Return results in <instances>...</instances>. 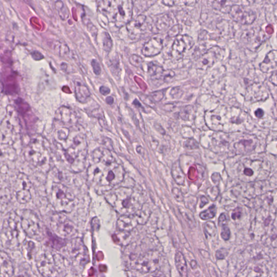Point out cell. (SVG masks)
Wrapping results in <instances>:
<instances>
[{"label": "cell", "instance_id": "6da1fadb", "mask_svg": "<svg viewBox=\"0 0 277 277\" xmlns=\"http://www.w3.org/2000/svg\"><path fill=\"white\" fill-rule=\"evenodd\" d=\"M54 144L58 156L67 170L78 173L85 169L89 149L82 128L72 125L58 129L54 134Z\"/></svg>", "mask_w": 277, "mask_h": 277}, {"label": "cell", "instance_id": "7a4b0ae2", "mask_svg": "<svg viewBox=\"0 0 277 277\" xmlns=\"http://www.w3.org/2000/svg\"><path fill=\"white\" fill-rule=\"evenodd\" d=\"M125 171L109 150L99 148L93 152L87 172L89 185L98 194L110 191L123 181Z\"/></svg>", "mask_w": 277, "mask_h": 277}, {"label": "cell", "instance_id": "3957f363", "mask_svg": "<svg viewBox=\"0 0 277 277\" xmlns=\"http://www.w3.org/2000/svg\"><path fill=\"white\" fill-rule=\"evenodd\" d=\"M98 10L117 27L127 25L132 20L133 4L129 0L98 2Z\"/></svg>", "mask_w": 277, "mask_h": 277}, {"label": "cell", "instance_id": "277c9868", "mask_svg": "<svg viewBox=\"0 0 277 277\" xmlns=\"http://www.w3.org/2000/svg\"><path fill=\"white\" fill-rule=\"evenodd\" d=\"M50 146L46 139L37 136L30 140L25 151V159L35 169L45 171L50 167Z\"/></svg>", "mask_w": 277, "mask_h": 277}, {"label": "cell", "instance_id": "5b68a950", "mask_svg": "<svg viewBox=\"0 0 277 277\" xmlns=\"http://www.w3.org/2000/svg\"><path fill=\"white\" fill-rule=\"evenodd\" d=\"M36 262L44 277H63L67 272L65 260L58 253L45 251L37 257Z\"/></svg>", "mask_w": 277, "mask_h": 277}, {"label": "cell", "instance_id": "8992f818", "mask_svg": "<svg viewBox=\"0 0 277 277\" xmlns=\"http://www.w3.org/2000/svg\"><path fill=\"white\" fill-rule=\"evenodd\" d=\"M21 226V220L15 212H12L4 221L2 234V244L4 248L15 250L25 240Z\"/></svg>", "mask_w": 277, "mask_h": 277}, {"label": "cell", "instance_id": "52a82bcc", "mask_svg": "<svg viewBox=\"0 0 277 277\" xmlns=\"http://www.w3.org/2000/svg\"><path fill=\"white\" fill-rule=\"evenodd\" d=\"M107 203L122 215H132L134 211V199L131 189L120 187L106 195Z\"/></svg>", "mask_w": 277, "mask_h": 277}, {"label": "cell", "instance_id": "ba28073f", "mask_svg": "<svg viewBox=\"0 0 277 277\" xmlns=\"http://www.w3.org/2000/svg\"><path fill=\"white\" fill-rule=\"evenodd\" d=\"M49 200L57 212H69L74 207V195L67 187L57 183L52 187Z\"/></svg>", "mask_w": 277, "mask_h": 277}, {"label": "cell", "instance_id": "9c48e42d", "mask_svg": "<svg viewBox=\"0 0 277 277\" xmlns=\"http://www.w3.org/2000/svg\"><path fill=\"white\" fill-rule=\"evenodd\" d=\"M66 247L67 255L72 260L75 270L77 272H82L90 260L88 249L82 240L79 238L73 239L67 245Z\"/></svg>", "mask_w": 277, "mask_h": 277}, {"label": "cell", "instance_id": "30bf717a", "mask_svg": "<svg viewBox=\"0 0 277 277\" xmlns=\"http://www.w3.org/2000/svg\"><path fill=\"white\" fill-rule=\"evenodd\" d=\"M51 227L53 232L61 239L73 238L78 232L74 223L62 213L57 212L52 216Z\"/></svg>", "mask_w": 277, "mask_h": 277}, {"label": "cell", "instance_id": "8fae6325", "mask_svg": "<svg viewBox=\"0 0 277 277\" xmlns=\"http://www.w3.org/2000/svg\"><path fill=\"white\" fill-rule=\"evenodd\" d=\"M21 220L23 230L27 236L38 241L43 240L41 221L35 213L28 210L23 211Z\"/></svg>", "mask_w": 277, "mask_h": 277}, {"label": "cell", "instance_id": "7c38bea8", "mask_svg": "<svg viewBox=\"0 0 277 277\" xmlns=\"http://www.w3.org/2000/svg\"><path fill=\"white\" fill-rule=\"evenodd\" d=\"M161 260V255L159 252L149 251L138 259L135 267L142 274L151 273L158 270Z\"/></svg>", "mask_w": 277, "mask_h": 277}, {"label": "cell", "instance_id": "4fadbf2b", "mask_svg": "<svg viewBox=\"0 0 277 277\" xmlns=\"http://www.w3.org/2000/svg\"><path fill=\"white\" fill-rule=\"evenodd\" d=\"M229 17L234 22L243 25H251L256 20V13L242 5H234L229 12Z\"/></svg>", "mask_w": 277, "mask_h": 277}, {"label": "cell", "instance_id": "5bb4252c", "mask_svg": "<svg viewBox=\"0 0 277 277\" xmlns=\"http://www.w3.org/2000/svg\"><path fill=\"white\" fill-rule=\"evenodd\" d=\"M194 44L193 38L187 34L177 36L172 47V58L175 60L181 59L185 52L191 50Z\"/></svg>", "mask_w": 277, "mask_h": 277}, {"label": "cell", "instance_id": "9a60e30c", "mask_svg": "<svg viewBox=\"0 0 277 277\" xmlns=\"http://www.w3.org/2000/svg\"><path fill=\"white\" fill-rule=\"evenodd\" d=\"M267 38L265 31L259 27L246 30L242 36L243 41L250 50H256Z\"/></svg>", "mask_w": 277, "mask_h": 277}, {"label": "cell", "instance_id": "2e32d148", "mask_svg": "<svg viewBox=\"0 0 277 277\" xmlns=\"http://www.w3.org/2000/svg\"><path fill=\"white\" fill-rule=\"evenodd\" d=\"M221 53H222V50L220 47L217 46L212 47L197 60L196 68L202 70H207L211 68L219 60Z\"/></svg>", "mask_w": 277, "mask_h": 277}, {"label": "cell", "instance_id": "e0dca14e", "mask_svg": "<svg viewBox=\"0 0 277 277\" xmlns=\"http://www.w3.org/2000/svg\"><path fill=\"white\" fill-rule=\"evenodd\" d=\"M15 188L17 199L20 203L26 204L30 201V182L27 176L21 174L17 179Z\"/></svg>", "mask_w": 277, "mask_h": 277}, {"label": "cell", "instance_id": "ac0fdd59", "mask_svg": "<svg viewBox=\"0 0 277 277\" xmlns=\"http://www.w3.org/2000/svg\"><path fill=\"white\" fill-rule=\"evenodd\" d=\"M146 20V16L139 15L126 25V28L131 38L138 39L145 32L147 27Z\"/></svg>", "mask_w": 277, "mask_h": 277}, {"label": "cell", "instance_id": "d6986e66", "mask_svg": "<svg viewBox=\"0 0 277 277\" xmlns=\"http://www.w3.org/2000/svg\"><path fill=\"white\" fill-rule=\"evenodd\" d=\"M163 49V39L155 36L150 38L142 49V54L146 57H153L159 54Z\"/></svg>", "mask_w": 277, "mask_h": 277}, {"label": "cell", "instance_id": "ffe728a7", "mask_svg": "<svg viewBox=\"0 0 277 277\" xmlns=\"http://www.w3.org/2000/svg\"><path fill=\"white\" fill-rule=\"evenodd\" d=\"M55 120L64 125H75L77 117L72 109L62 106L60 107L55 113Z\"/></svg>", "mask_w": 277, "mask_h": 277}, {"label": "cell", "instance_id": "44dd1931", "mask_svg": "<svg viewBox=\"0 0 277 277\" xmlns=\"http://www.w3.org/2000/svg\"><path fill=\"white\" fill-rule=\"evenodd\" d=\"M75 94L77 100L82 104H86L91 98V93L88 87L80 78L74 81Z\"/></svg>", "mask_w": 277, "mask_h": 277}, {"label": "cell", "instance_id": "7402d4cb", "mask_svg": "<svg viewBox=\"0 0 277 277\" xmlns=\"http://www.w3.org/2000/svg\"><path fill=\"white\" fill-rule=\"evenodd\" d=\"M135 216L122 215L117 221L116 226L118 231L129 232L135 228L138 224Z\"/></svg>", "mask_w": 277, "mask_h": 277}, {"label": "cell", "instance_id": "603a6c76", "mask_svg": "<svg viewBox=\"0 0 277 277\" xmlns=\"http://www.w3.org/2000/svg\"><path fill=\"white\" fill-rule=\"evenodd\" d=\"M0 264H1V275L0 277H12L14 274V266L12 259L4 251L0 253Z\"/></svg>", "mask_w": 277, "mask_h": 277}, {"label": "cell", "instance_id": "cb8c5ba5", "mask_svg": "<svg viewBox=\"0 0 277 277\" xmlns=\"http://www.w3.org/2000/svg\"><path fill=\"white\" fill-rule=\"evenodd\" d=\"M259 67L261 71L265 73L270 72L277 67V51L273 50L269 52Z\"/></svg>", "mask_w": 277, "mask_h": 277}, {"label": "cell", "instance_id": "d4e9b609", "mask_svg": "<svg viewBox=\"0 0 277 277\" xmlns=\"http://www.w3.org/2000/svg\"><path fill=\"white\" fill-rule=\"evenodd\" d=\"M175 263L180 275L181 277L188 276V269L186 259L180 251H177L175 256Z\"/></svg>", "mask_w": 277, "mask_h": 277}, {"label": "cell", "instance_id": "484cf974", "mask_svg": "<svg viewBox=\"0 0 277 277\" xmlns=\"http://www.w3.org/2000/svg\"><path fill=\"white\" fill-rule=\"evenodd\" d=\"M171 173L173 179H175L177 184L180 185L184 184L185 176L180 167L179 161H178L173 164Z\"/></svg>", "mask_w": 277, "mask_h": 277}, {"label": "cell", "instance_id": "4316f807", "mask_svg": "<svg viewBox=\"0 0 277 277\" xmlns=\"http://www.w3.org/2000/svg\"><path fill=\"white\" fill-rule=\"evenodd\" d=\"M147 70L149 74L152 77L160 80L162 79L165 69L159 63L151 62L148 63Z\"/></svg>", "mask_w": 277, "mask_h": 277}, {"label": "cell", "instance_id": "83f0119b", "mask_svg": "<svg viewBox=\"0 0 277 277\" xmlns=\"http://www.w3.org/2000/svg\"><path fill=\"white\" fill-rule=\"evenodd\" d=\"M155 26L160 31L168 29L170 26V18L168 15H163L162 17L157 19Z\"/></svg>", "mask_w": 277, "mask_h": 277}, {"label": "cell", "instance_id": "f1b7e54d", "mask_svg": "<svg viewBox=\"0 0 277 277\" xmlns=\"http://www.w3.org/2000/svg\"><path fill=\"white\" fill-rule=\"evenodd\" d=\"M57 11L58 13L59 17L62 20H66L69 17V12L67 8L63 2L58 1L55 3Z\"/></svg>", "mask_w": 277, "mask_h": 277}, {"label": "cell", "instance_id": "f546056e", "mask_svg": "<svg viewBox=\"0 0 277 277\" xmlns=\"http://www.w3.org/2000/svg\"><path fill=\"white\" fill-rule=\"evenodd\" d=\"M216 206L213 205L207 210L200 213V218L203 220H208L214 218L216 215Z\"/></svg>", "mask_w": 277, "mask_h": 277}, {"label": "cell", "instance_id": "4dcf8cb0", "mask_svg": "<svg viewBox=\"0 0 277 277\" xmlns=\"http://www.w3.org/2000/svg\"><path fill=\"white\" fill-rule=\"evenodd\" d=\"M146 209V208H145L144 207H142L141 211L139 214L135 216L139 224H144L146 223L149 216H150L149 210L148 209L147 210Z\"/></svg>", "mask_w": 277, "mask_h": 277}, {"label": "cell", "instance_id": "1f68e13d", "mask_svg": "<svg viewBox=\"0 0 277 277\" xmlns=\"http://www.w3.org/2000/svg\"><path fill=\"white\" fill-rule=\"evenodd\" d=\"M129 61L131 65L136 67L141 68L144 60L138 55L133 54L130 57Z\"/></svg>", "mask_w": 277, "mask_h": 277}, {"label": "cell", "instance_id": "d6a6232c", "mask_svg": "<svg viewBox=\"0 0 277 277\" xmlns=\"http://www.w3.org/2000/svg\"><path fill=\"white\" fill-rule=\"evenodd\" d=\"M113 43L111 37H110L109 34L107 33H104V42H103V46H104V50L109 52L112 49Z\"/></svg>", "mask_w": 277, "mask_h": 277}, {"label": "cell", "instance_id": "836d02e7", "mask_svg": "<svg viewBox=\"0 0 277 277\" xmlns=\"http://www.w3.org/2000/svg\"><path fill=\"white\" fill-rule=\"evenodd\" d=\"M205 231L207 234L213 236L216 234L217 228L214 223L209 221L205 224Z\"/></svg>", "mask_w": 277, "mask_h": 277}, {"label": "cell", "instance_id": "e575fe53", "mask_svg": "<svg viewBox=\"0 0 277 277\" xmlns=\"http://www.w3.org/2000/svg\"><path fill=\"white\" fill-rule=\"evenodd\" d=\"M182 29H183V28L180 25L174 26L168 31V36L170 37H177L180 35Z\"/></svg>", "mask_w": 277, "mask_h": 277}, {"label": "cell", "instance_id": "d590c367", "mask_svg": "<svg viewBox=\"0 0 277 277\" xmlns=\"http://www.w3.org/2000/svg\"><path fill=\"white\" fill-rule=\"evenodd\" d=\"M199 146V143L193 139H189L184 143V147L189 149H196Z\"/></svg>", "mask_w": 277, "mask_h": 277}, {"label": "cell", "instance_id": "8d00e7d4", "mask_svg": "<svg viewBox=\"0 0 277 277\" xmlns=\"http://www.w3.org/2000/svg\"><path fill=\"white\" fill-rule=\"evenodd\" d=\"M92 67L95 74L99 75L101 73V68L99 62L96 59L91 62Z\"/></svg>", "mask_w": 277, "mask_h": 277}, {"label": "cell", "instance_id": "74e56055", "mask_svg": "<svg viewBox=\"0 0 277 277\" xmlns=\"http://www.w3.org/2000/svg\"><path fill=\"white\" fill-rule=\"evenodd\" d=\"M221 229V236L224 241L229 240L230 238L231 232L227 225L224 226Z\"/></svg>", "mask_w": 277, "mask_h": 277}, {"label": "cell", "instance_id": "f35d334b", "mask_svg": "<svg viewBox=\"0 0 277 277\" xmlns=\"http://www.w3.org/2000/svg\"><path fill=\"white\" fill-rule=\"evenodd\" d=\"M172 193L175 196V199L179 202H181L184 201V196L180 190L178 188H173L172 189Z\"/></svg>", "mask_w": 277, "mask_h": 277}, {"label": "cell", "instance_id": "ab89813d", "mask_svg": "<svg viewBox=\"0 0 277 277\" xmlns=\"http://www.w3.org/2000/svg\"><path fill=\"white\" fill-rule=\"evenodd\" d=\"M218 224L220 227L227 225V218L225 214L223 213L221 214L218 219Z\"/></svg>", "mask_w": 277, "mask_h": 277}, {"label": "cell", "instance_id": "60d3db41", "mask_svg": "<svg viewBox=\"0 0 277 277\" xmlns=\"http://www.w3.org/2000/svg\"><path fill=\"white\" fill-rule=\"evenodd\" d=\"M227 251L224 249H221L216 252V256L218 259H224L227 255Z\"/></svg>", "mask_w": 277, "mask_h": 277}, {"label": "cell", "instance_id": "b9f144b4", "mask_svg": "<svg viewBox=\"0 0 277 277\" xmlns=\"http://www.w3.org/2000/svg\"><path fill=\"white\" fill-rule=\"evenodd\" d=\"M242 216V209L240 208L235 209L232 215V218L233 220L240 219Z\"/></svg>", "mask_w": 277, "mask_h": 277}, {"label": "cell", "instance_id": "7bdbcfd3", "mask_svg": "<svg viewBox=\"0 0 277 277\" xmlns=\"http://www.w3.org/2000/svg\"><path fill=\"white\" fill-rule=\"evenodd\" d=\"M99 91L103 96H106L110 93V90L107 87L102 86L99 89Z\"/></svg>", "mask_w": 277, "mask_h": 277}, {"label": "cell", "instance_id": "ee69618b", "mask_svg": "<svg viewBox=\"0 0 277 277\" xmlns=\"http://www.w3.org/2000/svg\"><path fill=\"white\" fill-rule=\"evenodd\" d=\"M147 277H166V276L162 271L157 270L153 273H149Z\"/></svg>", "mask_w": 277, "mask_h": 277}, {"label": "cell", "instance_id": "f6af8a7d", "mask_svg": "<svg viewBox=\"0 0 277 277\" xmlns=\"http://www.w3.org/2000/svg\"><path fill=\"white\" fill-rule=\"evenodd\" d=\"M269 81L274 86H277V70L271 75Z\"/></svg>", "mask_w": 277, "mask_h": 277}, {"label": "cell", "instance_id": "bcb514c9", "mask_svg": "<svg viewBox=\"0 0 277 277\" xmlns=\"http://www.w3.org/2000/svg\"><path fill=\"white\" fill-rule=\"evenodd\" d=\"M31 55L33 58L35 60H42L43 58L39 57H44L42 53L37 51L33 52V53H31Z\"/></svg>", "mask_w": 277, "mask_h": 277}, {"label": "cell", "instance_id": "7dc6e473", "mask_svg": "<svg viewBox=\"0 0 277 277\" xmlns=\"http://www.w3.org/2000/svg\"><path fill=\"white\" fill-rule=\"evenodd\" d=\"M255 114L257 117L261 118L264 116V112L262 109L258 108L256 110Z\"/></svg>", "mask_w": 277, "mask_h": 277}, {"label": "cell", "instance_id": "c3c4849f", "mask_svg": "<svg viewBox=\"0 0 277 277\" xmlns=\"http://www.w3.org/2000/svg\"><path fill=\"white\" fill-rule=\"evenodd\" d=\"M201 202H202L201 204V208H203L205 205H207L209 203V201L207 199V197L204 196H203L201 197Z\"/></svg>", "mask_w": 277, "mask_h": 277}, {"label": "cell", "instance_id": "681fc988", "mask_svg": "<svg viewBox=\"0 0 277 277\" xmlns=\"http://www.w3.org/2000/svg\"><path fill=\"white\" fill-rule=\"evenodd\" d=\"M244 174L248 176H251L253 175V172L250 169H245L244 170Z\"/></svg>", "mask_w": 277, "mask_h": 277}, {"label": "cell", "instance_id": "f907efd6", "mask_svg": "<svg viewBox=\"0 0 277 277\" xmlns=\"http://www.w3.org/2000/svg\"><path fill=\"white\" fill-rule=\"evenodd\" d=\"M106 102H107V104H108L109 105H111L113 104L114 99H113V97H108L106 99Z\"/></svg>", "mask_w": 277, "mask_h": 277}, {"label": "cell", "instance_id": "816d5d0a", "mask_svg": "<svg viewBox=\"0 0 277 277\" xmlns=\"http://www.w3.org/2000/svg\"><path fill=\"white\" fill-rule=\"evenodd\" d=\"M163 4H164L165 5L168 6H173L175 5V2L174 1H166V2H163Z\"/></svg>", "mask_w": 277, "mask_h": 277}, {"label": "cell", "instance_id": "f5cc1de1", "mask_svg": "<svg viewBox=\"0 0 277 277\" xmlns=\"http://www.w3.org/2000/svg\"><path fill=\"white\" fill-rule=\"evenodd\" d=\"M191 266L192 268V269H195V267H196V263L195 262V261L193 260L192 261V262H191Z\"/></svg>", "mask_w": 277, "mask_h": 277}, {"label": "cell", "instance_id": "db71d44e", "mask_svg": "<svg viewBox=\"0 0 277 277\" xmlns=\"http://www.w3.org/2000/svg\"><path fill=\"white\" fill-rule=\"evenodd\" d=\"M15 277H29V276L26 274H20L18 276H16Z\"/></svg>", "mask_w": 277, "mask_h": 277}]
</instances>
